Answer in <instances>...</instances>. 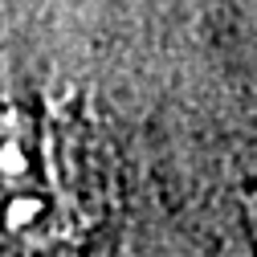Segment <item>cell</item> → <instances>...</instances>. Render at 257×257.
<instances>
[{"mask_svg": "<svg viewBox=\"0 0 257 257\" xmlns=\"http://www.w3.org/2000/svg\"><path fill=\"white\" fill-rule=\"evenodd\" d=\"M253 233H257V200H253Z\"/></svg>", "mask_w": 257, "mask_h": 257, "instance_id": "2", "label": "cell"}, {"mask_svg": "<svg viewBox=\"0 0 257 257\" xmlns=\"http://www.w3.org/2000/svg\"><path fill=\"white\" fill-rule=\"evenodd\" d=\"M61 216V188L37 122L17 106H0V237L49 245Z\"/></svg>", "mask_w": 257, "mask_h": 257, "instance_id": "1", "label": "cell"}]
</instances>
